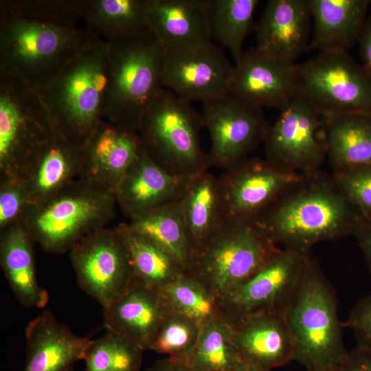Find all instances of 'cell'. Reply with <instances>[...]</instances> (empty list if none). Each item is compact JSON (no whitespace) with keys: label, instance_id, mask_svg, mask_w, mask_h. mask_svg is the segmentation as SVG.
Here are the masks:
<instances>
[{"label":"cell","instance_id":"cb8c5ba5","mask_svg":"<svg viewBox=\"0 0 371 371\" xmlns=\"http://www.w3.org/2000/svg\"><path fill=\"white\" fill-rule=\"evenodd\" d=\"M80 175V148L56 130L30 159L21 178L34 205L54 196Z\"/></svg>","mask_w":371,"mask_h":371},{"label":"cell","instance_id":"7c38bea8","mask_svg":"<svg viewBox=\"0 0 371 371\" xmlns=\"http://www.w3.org/2000/svg\"><path fill=\"white\" fill-rule=\"evenodd\" d=\"M69 252L79 286L103 308L123 295L136 278L115 228L103 227L93 232Z\"/></svg>","mask_w":371,"mask_h":371},{"label":"cell","instance_id":"52a82bcc","mask_svg":"<svg viewBox=\"0 0 371 371\" xmlns=\"http://www.w3.org/2000/svg\"><path fill=\"white\" fill-rule=\"evenodd\" d=\"M255 219H225L194 254L185 273L219 303L254 273L278 249Z\"/></svg>","mask_w":371,"mask_h":371},{"label":"cell","instance_id":"3957f363","mask_svg":"<svg viewBox=\"0 0 371 371\" xmlns=\"http://www.w3.org/2000/svg\"><path fill=\"white\" fill-rule=\"evenodd\" d=\"M337 304L333 287L318 262L308 255L282 311L293 343L294 361L307 371L337 368L348 353Z\"/></svg>","mask_w":371,"mask_h":371},{"label":"cell","instance_id":"f35d334b","mask_svg":"<svg viewBox=\"0 0 371 371\" xmlns=\"http://www.w3.org/2000/svg\"><path fill=\"white\" fill-rule=\"evenodd\" d=\"M0 230L21 223L30 205L27 187L22 178H0Z\"/></svg>","mask_w":371,"mask_h":371},{"label":"cell","instance_id":"2e32d148","mask_svg":"<svg viewBox=\"0 0 371 371\" xmlns=\"http://www.w3.org/2000/svg\"><path fill=\"white\" fill-rule=\"evenodd\" d=\"M299 175L280 170L258 157L248 158L225 170L218 179L223 218L255 219Z\"/></svg>","mask_w":371,"mask_h":371},{"label":"cell","instance_id":"4dcf8cb0","mask_svg":"<svg viewBox=\"0 0 371 371\" xmlns=\"http://www.w3.org/2000/svg\"><path fill=\"white\" fill-rule=\"evenodd\" d=\"M149 0H89L84 14L87 27L105 41L150 29Z\"/></svg>","mask_w":371,"mask_h":371},{"label":"cell","instance_id":"30bf717a","mask_svg":"<svg viewBox=\"0 0 371 371\" xmlns=\"http://www.w3.org/2000/svg\"><path fill=\"white\" fill-rule=\"evenodd\" d=\"M299 90L322 116L371 115V74L347 52L298 64Z\"/></svg>","mask_w":371,"mask_h":371},{"label":"cell","instance_id":"ba28073f","mask_svg":"<svg viewBox=\"0 0 371 371\" xmlns=\"http://www.w3.org/2000/svg\"><path fill=\"white\" fill-rule=\"evenodd\" d=\"M202 115L191 103L162 88L144 113L139 135L149 156L168 172L192 177L212 166L202 150Z\"/></svg>","mask_w":371,"mask_h":371},{"label":"cell","instance_id":"8992f818","mask_svg":"<svg viewBox=\"0 0 371 371\" xmlns=\"http://www.w3.org/2000/svg\"><path fill=\"white\" fill-rule=\"evenodd\" d=\"M114 191L78 177L54 196L30 205L21 221L34 243L62 254L115 216Z\"/></svg>","mask_w":371,"mask_h":371},{"label":"cell","instance_id":"5b68a950","mask_svg":"<svg viewBox=\"0 0 371 371\" xmlns=\"http://www.w3.org/2000/svg\"><path fill=\"white\" fill-rule=\"evenodd\" d=\"M109 46V78L103 119L139 134L142 116L161 86L165 51L150 29Z\"/></svg>","mask_w":371,"mask_h":371},{"label":"cell","instance_id":"1f68e13d","mask_svg":"<svg viewBox=\"0 0 371 371\" xmlns=\"http://www.w3.org/2000/svg\"><path fill=\"white\" fill-rule=\"evenodd\" d=\"M115 229L128 251L135 277L148 286L159 291L184 273L166 251L128 223H121Z\"/></svg>","mask_w":371,"mask_h":371},{"label":"cell","instance_id":"d6986e66","mask_svg":"<svg viewBox=\"0 0 371 371\" xmlns=\"http://www.w3.org/2000/svg\"><path fill=\"white\" fill-rule=\"evenodd\" d=\"M311 20L309 0H269L254 25L256 47L295 63L308 49Z\"/></svg>","mask_w":371,"mask_h":371},{"label":"cell","instance_id":"4316f807","mask_svg":"<svg viewBox=\"0 0 371 371\" xmlns=\"http://www.w3.org/2000/svg\"><path fill=\"white\" fill-rule=\"evenodd\" d=\"M32 243L21 223L1 231L0 262L17 300L25 307L42 308L49 294L37 280Z\"/></svg>","mask_w":371,"mask_h":371},{"label":"cell","instance_id":"7402d4cb","mask_svg":"<svg viewBox=\"0 0 371 371\" xmlns=\"http://www.w3.org/2000/svg\"><path fill=\"white\" fill-rule=\"evenodd\" d=\"M27 358L23 371H74L93 342L60 322L50 310L33 319L25 329Z\"/></svg>","mask_w":371,"mask_h":371},{"label":"cell","instance_id":"7a4b0ae2","mask_svg":"<svg viewBox=\"0 0 371 371\" xmlns=\"http://www.w3.org/2000/svg\"><path fill=\"white\" fill-rule=\"evenodd\" d=\"M255 220L275 245L305 256L317 243L354 236L364 221L333 175L320 169L300 174Z\"/></svg>","mask_w":371,"mask_h":371},{"label":"cell","instance_id":"ffe728a7","mask_svg":"<svg viewBox=\"0 0 371 371\" xmlns=\"http://www.w3.org/2000/svg\"><path fill=\"white\" fill-rule=\"evenodd\" d=\"M170 311L158 290L135 278L123 295L103 308L104 325L106 330L126 337L144 350H150Z\"/></svg>","mask_w":371,"mask_h":371},{"label":"cell","instance_id":"b9f144b4","mask_svg":"<svg viewBox=\"0 0 371 371\" xmlns=\"http://www.w3.org/2000/svg\"><path fill=\"white\" fill-rule=\"evenodd\" d=\"M357 42L363 60L362 65L371 74V15L367 17Z\"/></svg>","mask_w":371,"mask_h":371},{"label":"cell","instance_id":"44dd1931","mask_svg":"<svg viewBox=\"0 0 371 371\" xmlns=\"http://www.w3.org/2000/svg\"><path fill=\"white\" fill-rule=\"evenodd\" d=\"M192 177L172 175L141 152L116 190L117 203L130 220L179 199Z\"/></svg>","mask_w":371,"mask_h":371},{"label":"cell","instance_id":"ab89813d","mask_svg":"<svg viewBox=\"0 0 371 371\" xmlns=\"http://www.w3.org/2000/svg\"><path fill=\"white\" fill-rule=\"evenodd\" d=\"M344 324L354 333L357 346L371 350V294L356 303Z\"/></svg>","mask_w":371,"mask_h":371},{"label":"cell","instance_id":"f1b7e54d","mask_svg":"<svg viewBox=\"0 0 371 371\" xmlns=\"http://www.w3.org/2000/svg\"><path fill=\"white\" fill-rule=\"evenodd\" d=\"M327 158L333 170L371 165V115L322 116Z\"/></svg>","mask_w":371,"mask_h":371},{"label":"cell","instance_id":"d590c367","mask_svg":"<svg viewBox=\"0 0 371 371\" xmlns=\"http://www.w3.org/2000/svg\"><path fill=\"white\" fill-rule=\"evenodd\" d=\"M144 350L109 330L89 346L85 371H141Z\"/></svg>","mask_w":371,"mask_h":371},{"label":"cell","instance_id":"bcb514c9","mask_svg":"<svg viewBox=\"0 0 371 371\" xmlns=\"http://www.w3.org/2000/svg\"><path fill=\"white\" fill-rule=\"evenodd\" d=\"M318 371H337V367L335 368H330V369H326V370H318Z\"/></svg>","mask_w":371,"mask_h":371},{"label":"cell","instance_id":"277c9868","mask_svg":"<svg viewBox=\"0 0 371 371\" xmlns=\"http://www.w3.org/2000/svg\"><path fill=\"white\" fill-rule=\"evenodd\" d=\"M108 78V42L101 39L83 49L36 91L55 129L79 148L104 120Z\"/></svg>","mask_w":371,"mask_h":371},{"label":"cell","instance_id":"4fadbf2b","mask_svg":"<svg viewBox=\"0 0 371 371\" xmlns=\"http://www.w3.org/2000/svg\"><path fill=\"white\" fill-rule=\"evenodd\" d=\"M203 104V125L210 134L212 166L227 170L264 142L269 126L262 109L227 93Z\"/></svg>","mask_w":371,"mask_h":371},{"label":"cell","instance_id":"9a60e30c","mask_svg":"<svg viewBox=\"0 0 371 371\" xmlns=\"http://www.w3.org/2000/svg\"><path fill=\"white\" fill-rule=\"evenodd\" d=\"M233 69L213 41L165 52L161 86L188 102L205 103L229 93Z\"/></svg>","mask_w":371,"mask_h":371},{"label":"cell","instance_id":"484cf974","mask_svg":"<svg viewBox=\"0 0 371 371\" xmlns=\"http://www.w3.org/2000/svg\"><path fill=\"white\" fill-rule=\"evenodd\" d=\"M313 35L307 51L347 52L358 41L369 0H309Z\"/></svg>","mask_w":371,"mask_h":371},{"label":"cell","instance_id":"e575fe53","mask_svg":"<svg viewBox=\"0 0 371 371\" xmlns=\"http://www.w3.org/2000/svg\"><path fill=\"white\" fill-rule=\"evenodd\" d=\"M159 291L170 311L190 318L201 326L223 319L218 300L185 273Z\"/></svg>","mask_w":371,"mask_h":371},{"label":"cell","instance_id":"d4e9b609","mask_svg":"<svg viewBox=\"0 0 371 371\" xmlns=\"http://www.w3.org/2000/svg\"><path fill=\"white\" fill-rule=\"evenodd\" d=\"M208 4L209 0H149V27L165 52L212 41Z\"/></svg>","mask_w":371,"mask_h":371},{"label":"cell","instance_id":"e0dca14e","mask_svg":"<svg viewBox=\"0 0 371 371\" xmlns=\"http://www.w3.org/2000/svg\"><path fill=\"white\" fill-rule=\"evenodd\" d=\"M229 93L251 106L280 111L300 93L298 64L251 48L234 65Z\"/></svg>","mask_w":371,"mask_h":371},{"label":"cell","instance_id":"8fae6325","mask_svg":"<svg viewBox=\"0 0 371 371\" xmlns=\"http://www.w3.org/2000/svg\"><path fill=\"white\" fill-rule=\"evenodd\" d=\"M263 143L265 159L289 172L319 169L327 158L323 117L300 93L269 125Z\"/></svg>","mask_w":371,"mask_h":371},{"label":"cell","instance_id":"9c48e42d","mask_svg":"<svg viewBox=\"0 0 371 371\" xmlns=\"http://www.w3.org/2000/svg\"><path fill=\"white\" fill-rule=\"evenodd\" d=\"M55 131L38 92L0 69L1 178H21L30 159Z\"/></svg>","mask_w":371,"mask_h":371},{"label":"cell","instance_id":"74e56055","mask_svg":"<svg viewBox=\"0 0 371 371\" xmlns=\"http://www.w3.org/2000/svg\"><path fill=\"white\" fill-rule=\"evenodd\" d=\"M332 175L364 221H370L371 165L344 168L333 170Z\"/></svg>","mask_w":371,"mask_h":371},{"label":"cell","instance_id":"ee69618b","mask_svg":"<svg viewBox=\"0 0 371 371\" xmlns=\"http://www.w3.org/2000/svg\"><path fill=\"white\" fill-rule=\"evenodd\" d=\"M146 371H200L183 362L166 358L155 362Z\"/></svg>","mask_w":371,"mask_h":371},{"label":"cell","instance_id":"83f0119b","mask_svg":"<svg viewBox=\"0 0 371 371\" xmlns=\"http://www.w3.org/2000/svg\"><path fill=\"white\" fill-rule=\"evenodd\" d=\"M179 203L194 256L224 221L218 179L207 170L192 176Z\"/></svg>","mask_w":371,"mask_h":371},{"label":"cell","instance_id":"60d3db41","mask_svg":"<svg viewBox=\"0 0 371 371\" xmlns=\"http://www.w3.org/2000/svg\"><path fill=\"white\" fill-rule=\"evenodd\" d=\"M337 371H371V350L357 346L348 351Z\"/></svg>","mask_w":371,"mask_h":371},{"label":"cell","instance_id":"6da1fadb","mask_svg":"<svg viewBox=\"0 0 371 371\" xmlns=\"http://www.w3.org/2000/svg\"><path fill=\"white\" fill-rule=\"evenodd\" d=\"M89 0L0 1V69L37 91L102 39L85 25Z\"/></svg>","mask_w":371,"mask_h":371},{"label":"cell","instance_id":"7bdbcfd3","mask_svg":"<svg viewBox=\"0 0 371 371\" xmlns=\"http://www.w3.org/2000/svg\"><path fill=\"white\" fill-rule=\"evenodd\" d=\"M371 272V220L363 221L354 235Z\"/></svg>","mask_w":371,"mask_h":371},{"label":"cell","instance_id":"603a6c76","mask_svg":"<svg viewBox=\"0 0 371 371\" xmlns=\"http://www.w3.org/2000/svg\"><path fill=\"white\" fill-rule=\"evenodd\" d=\"M242 361L271 371L294 361V346L282 311L247 316L231 325Z\"/></svg>","mask_w":371,"mask_h":371},{"label":"cell","instance_id":"5bb4252c","mask_svg":"<svg viewBox=\"0 0 371 371\" xmlns=\"http://www.w3.org/2000/svg\"><path fill=\"white\" fill-rule=\"evenodd\" d=\"M308 256L279 248L220 302L223 319L232 325L253 314L282 311L300 280Z\"/></svg>","mask_w":371,"mask_h":371},{"label":"cell","instance_id":"f6af8a7d","mask_svg":"<svg viewBox=\"0 0 371 371\" xmlns=\"http://www.w3.org/2000/svg\"><path fill=\"white\" fill-rule=\"evenodd\" d=\"M234 371H269L255 365L242 361Z\"/></svg>","mask_w":371,"mask_h":371},{"label":"cell","instance_id":"d6a6232c","mask_svg":"<svg viewBox=\"0 0 371 371\" xmlns=\"http://www.w3.org/2000/svg\"><path fill=\"white\" fill-rule=\"evenodd\" d=\"M258 0H209L207 17L211 40L229 52L236 63L253 25Z\"/></svg>","mask_w":371,"mask_h":371},{"label":"cell","instance_id":"ac0fdd59","mask_svg":"<svg viewBox=\"0 0 371 371\" xmlns=\"http://www.w3.org/2000/svg\"><path fill=\"white\" fill-rule=\"evenodd\" d=\"M142 148L138 133L102 120L80 148L79 177L116 192Z\"/></svg>","mask_w":371,"mask_h":371},{"label":"cell","instance_id":"836d02e7","mask_svg":"<svg viewBox=\"0 0 371 371\" xmlns=\"http://www.w3.org/2000/svg\"><path fill=\"white\" fill-rule=\"evenodd\" d=\"M180 361L200 371H234L243 361L231 325L221 318L202 326L194 348Z\"/></svg>","mask_w":371,"mask_h":371},{"label":"cell","instance_id":"8d00e7d4","mask_svg":"<svg viewBox=\"0 0 371 371\" xmlns=\"http://www.w3.org/2000/svg\"><path fill=\"white\" fill-rule=\"evenodd\" d=\"M201 328L195 321L171 311L161 324L150 350L183 361L196 345Z\"/></svg>","mask_w":371,"mask_h":371},{"label":"cell","instance_id":"f546056e","mask_svg":"<svg viewBox=\"0 0 371 371\" xmlns=\"http://www.w3.org/2000/svg\"><path fill=\"white\" fill-rule=\"evenodd\" d=\"M128 225L166 251L184 273L193 257L179 200L131 219Z\"/></svg>","mask_w":371,"mask_h":371}]
</instances>
